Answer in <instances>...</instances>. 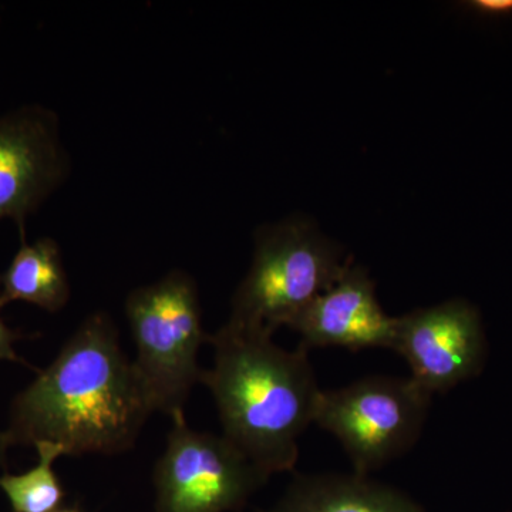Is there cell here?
<instances>
[{"label":"cell","instance_id":"cell-1","mask_svg":"<svg viewBox=\"0 0 512 512\" xmlns=\"http://www.w3.org/2000/svg\"><path fill=\"white\" fill-rule=\"evenodd\" d=\"M153 412L116 325L99 312L13 399L5 433L12 447L49 441L64 456L119 454L134 446Z\"/></svg>","mask_w":512,"mask_h":512},{"label":"cell","instance_id":"cell-2","mask_svg":"<svg viewBox=\"0 0 512 512\" xmlns=\"http://www.w3.org/2000/svg\"><path fill=\"white\" fill-rule=\"evenodd\" d=\"M208 343L214 366L202 370L200 382L211 390L225 439L268 477L292 471L322 394L308 349L285 350L272 336L228 323Z\"/></svg>","mask_w":512,"mask_h":512},{"label":"cell","instance_id":"cell-3","mask_svg":"<svg viewBox=\"0 0 512 512\" xmlns=\"http://www.w3.org/2000/svg\"><path fill=\"white\" fill-rule=\"evenodd\" d=\"M342 255L339 245L299 218L259 229L228 325L268 336L291 325L348 268L352 261Z\"/></svg>","mask_w":512,"mask_h":512},{"label":"cell","instance_id":"cell-4","mask_svg":"<svg viewBox=\"0 0 512 512\" xmlns=\"http://www.w3.org/2000/svg\"><path fill=\"white\" fill-rule=\"evenodd\" d=\"M126 315L137 346L134 360L154 412H184L192 387L200 382L198 350L208 342L194 279L173 271L127 296Z\"/></svg>","mask_w":512,"mask_h":512},{"label":"cell","instance_id":"cell-5","mask_svg":"<svg viewBox=\"0 0 512 512\" xmlns=\"http://www.w3.org/2000/svg\"><path fill=\"white\" fill-rule=\"evenodd\" d=\"M431 396L410 377H366L322 392L315 423L340 441L356 474L367 476L419 440Z\"/></svg>","mask_w":512,"mask_h":512},{"label":"cell","instance_id":"cell-6","mask_svg":"<svg viewBox=\"0 0 512 512\" xmlns=\"http://www.w3.org/2000/svg\"><path fill=\"white\" fill-rule=\"evenodd\" d=\"M171 419L173 429L154 473L156 511L241 510L268 476L224 436L192 430L184 412Z\"/></svg>","mask_w":512,"mask_h":512},{"label":"cell","instance_id":"cell-7","mask_svg":"<svg viewBox=\"0 0 512 512\" xmlns=\"http://www.w3.org/2000/svg\"><path fill=\"white\" fill-rule=\"evenodd\" d=\"M70 157L55 111L26 104L0 116V221H26L67 180Z\"/></svg>","mask_w":512,"mask_h":512},{"label":"cell","instance_id":"cell-8","mask_svg":"<svg viewBox=\"0 0 512 512\" xmlns=\"http://www.w3.org/2000/svg\"><path fill=\"white\" fill-rule=\"evenodd\" d=\"M430 394L447 392L480 373L485 336L476 306L464 299L420 308L396 320L393 349Z\"/></svg>","mask_w":512,"mask_h":512},{"label":"cell","instance_id":"cell-9","mask_svg":"<svg viewBox=\"0 0 512 512\" xmlns=\"http://www.w3.org/2000/svg\"><path fill=\"white\" fill-rule=\"evenodd\" d=\"M396 320L377 301L375 282L362 266L350 262L342 276L320 293L289 328L301 335L305 349H393Z\"/></svg>","mask_w":512,"mask_h":512},{"label":"cell","instance_id":"cell-10","mask_svg":"<svg viewBox=\"0 0 512 512\" xmlns=\"http://www.w3.org/2000/svg\"><path fill=\"white\" fill-rule=\"evenodd\" d=\"M269 512H421L410 498L366 476H296Z\"/></svg>","mask_w":512,"mask_h":512},{"label":"cell","instance_id":"cell-11","mask_svg":"<svg viewBox=\"0 0 512 512\" xmlns=\"http://www.w3.org/2000/svg\"><path fill=\"white\" fill-rule=\"evenodd\" d=\"M69 299V278L55 239L39 238L29 244L20 238L19 251L0 274V311L10 303L26 302L55 313Z\"/></svg>","mask_w":512,"mask_h":512},{"label":"cell","instance_id":"cell-12","mask_svg":"<svg viewBox=\"0 0 512 512\" xmlns=\"http://www.w3.org/2000/svg\"><path fill=\"white\" fill-rule=\"evenodd\" d=\"M39 461L22 474L0 476V491L8 498L12 512H56L64 501L63 485L53 470L63 448L49 441L35 444Z\"/></svg>","mask_w":512,"mask_h":512},{"label":"cell","instance_id":"cell-13","mask_svg":"<svg viewBox=\"0 0 512 512\" xmlns=\"http://www.w3.org/2000/svg\"><path fill=\"white\" fill-rule=\"evenodd\" d=\"M467 9L481 18H511L512 0H473L467 3Z\"/></svg>","mask_w":512,"mask_h":512},{"label":"cell","instance_id":"cell-14","mask_svg":"<svg viewBox=\"0 0 512 512\" xmlns=\"http://www.w3.org/2000/svg\"><path fill=\"white\" fill-rule=\"evenodd\" d=\"M20 339H23L22 333L10 329L0 316V362L6 360V362L22 363V365L29 366L13 349V345Z\"/></svg>","mask_w":512,"mask_h":512},{"label":"cell","instance_id":"cell-15","mask_svg":"<svg viewBox=\"0 0 512 512\" xmlns=\"http://www.w3.org/2000/svg\"><path fill=\"white\" fill-rule=\"evenodd\" d=\"M10 446L5 431H0V470H5L8 466V451Z\"/></svg>","mask_w":512,"mask_h":512},{"label":"cell","instance_id":"cell-16","mask_svg":"<svg viewBox=\"0 0 512 512\" xmlns=\"http://www.w3.org/2000/svg\"><path fill=\"white\" fill-rule=\"evenodd\" d=\"M56 512H82L80 510H76V508H60L59 511Z\"/></svg>","mask_w":512,"mask_h":512}]
</instances>
